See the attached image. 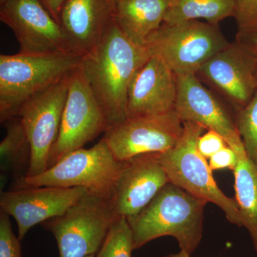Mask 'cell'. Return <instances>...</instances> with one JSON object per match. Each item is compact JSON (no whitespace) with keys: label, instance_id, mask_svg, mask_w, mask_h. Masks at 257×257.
<instances>
[{"label":"cell","instance_id":"cell-25","mask_svg":"<svg viewBox=\"0 0 257 257\" xmlns=\"http://www.w3.org/2000/svg\"><path fill=\"white\" fill-rule=\"evenodd\" d=\"M21 240L15 236L10 216L0 214V257H22Z\"/></svg>","mask_w":257,"mask_h":257},{"label":"cell","instance_id":"cell-23","mask_svg":"<svg viewBox=\"0 0 257 257\" xmlns=\"http://www.w3.org/2000/svg\"><path fill=\"white\" fill-rule=\"evenodd\" d=\"M235 122L248 158L257 165V89L249 102L236 111Z\"/></svg>","mask_w":257,"mask_h":257},{"label":"cell","instance_id":"cell-2","mask_svg":"<svg viewBox=\"0 0 257 257\" xmlns=\"http://www.w3.org/2000/svg\"><path fill=\"white\" fill-rule=\"evenodd\" d=\"M207 203L169 182L138 214L128 218L135 249L170 236L177 240L180 250L192 255L202 241Z\"/></svg>","mask_w":257,"mask_h":257},{"label":"cell","instance_id":"cell-26","mask_svg":"<svg viewBox=\"0 0 257 257\" xmlns=\"http://www.w3.org/2000/svg\"><path fill=\"white\" fill-rule=\"evenodd\" d=\"M227 145L224 139L212 130H207V133L203 134L197 143L198 150L207 160Z\"/></svg>","mask_w":257,"mask_h":257},{"label":"cell","instance_id":"cell-8","mask_svg":"<svg viewBox=\"0 0 257 257\" xmlns=\"http://www.w3.org/2000/svg\"><path fill=\"white\" fill-rule=\"evenodd\" d=\"M109 126L104 111L79 67L69 77L60 133L49 156L48 168L71 152L83 148L100 134L105 133Z\"/></svg>","mask_w":257,"mask_h":257},{"label":"cell","instance_id":"cell-19","mask_svg":"<svg viewBox=\"0 0 257 257\" xmlns=\"http://www.w3.org/2000/svg\"><path fill=\"white\" fill-rule=\"evenodd\" d=\"M232 172L234 176V199L242 226L247 230L257 252V165L244 152L238 155V162Z\"/></svg>","mask_w":257,"mask_h":257},{"label":"cell","instance_id":"cell-4","mask_svg":"<svg viewBox=\"0 0 257 257\" xmlns=\"http://www.w3.org/2000/svg\"><path fill=\"white\" fill-rule=\"evenodd\" d=\"M183 134L177 145L157 154L170 182L216 204L231 224L241 227L242 221L236 201L219 188L209 162L198 150V140L207 130L194 121H183Z\"/></svg>","mask_w":257,"mask_h":257},{"label":"cell","instance_id":"cell-30","mask_svg":"<svg viewBox=\"0 0 257 257\" xmlns=\"http://www.w3.org/2000/svg\"><path fill=\"white\" fill-rule=\"evenodd\" d=\"M164 257H192V255H189L185 251L180 250L178 253H171V254L167 255V256Z\"/></svg>","mask_w":257,"mask_h":257},{"label":"cell","instance_id":"cell-13","mask_svg":"<svg viewBox=\"0 0 257 257\" xmlns=\"http://www.w3.org/2000/svg\"><path fill=\"white\" fill-rule=\"evenodd\" d=\"M88 192L79 187L14 189L1 193L0 207L16 221L22 240L34 226L62 215Z\"/></svg>","mask_w":257,"mask_h":257},{"label":"cell","instance_id":"cell-27","mask_svg":"<svg viewBox=\"0 0 257 257\" xmlns=\"http://www.w3.org/2000/svg\"><path fill=\"white\" fill-rule=\"evenodd\" d=\"M237 162V154L228 145L209 159V167L212 171L226 168L233 171Z\"/></svg>","mask_w":257,"mask_h":257},{"label":"cell","instance_id":"cell-24","mask_svg":"<svg viewBox=\"0 0 257 257\" xmlns=\"http://www.w3.org/2000/svg\"><path fill=\"white\" fill-rule=\"evenodd\" d=\"M234 18L237 25L236 36L257 32V0H234Z\"/></svg>","mask_w":257,"mask_h":257},{"label":"cell","instance_id":"cell-20","mask_svg":"<svg viewBox=\"0 0 257 257\" xmlns=\"http://www.w3.org/2000/svg\"><path fill=\"white\" fill-rule=\"evenodd\" d=\"M234 14V0H170L164 23L177 24L203 19L219 25Z\"/></svg>","mask_w":257,"mask_h":257},{"label":"cell","instance_id":"cell-9","mask_svg":"<svg viewBox=\"0 0 257 257\" xmlns=\"http://www.w3.org/2000/svg\"><path fill=\"white\" fill-rule=\"evenodd\" d=\"M183 131V121L174 109L165 114L127 117L111 126L102 138L114 157L124 162L138 155L170 150Z\"/></svg>","mask_w":257,"mask_h":257},{"label":"cell","instance_id":"cell-1","mask_svg":"<svg viewBox=\"0 0 257 257\" xmlns=\"http://www.w3.org/2000/svg\"><path fill=\"white\" fill-rule=\"evenodd\" d=\"M151 55L146 47L130 41L114 21L100 42L82 56L79 67L110 126L127 118L130 84Z\"/></svg>","mask_w":257,"mask_h":257},{"label":"cell","instance_id":"cell-18","mask_svg":"<svg viewBox=\"0 0 257 257\" xmlns=\"http://www.w3.org/2000/svg\"><path fill=\"white\" fill-rule=\"evenodd\" d=\"M170 0H122L116 4L114 21L130 41L145 47L149 36L165 22Z\"/></svg>","mask_w":257,"mask_h":257},{"label":"cell","instance_id":"cell-16","mask_svg":"<svg viewBox=\"0 0 257 257\" xmlns=\"http://www.w3.org/2000/svg\"><path fill=\"white\" fill-rule=\"evenodd\" d=\"M177 96V76L160 57L152 55L130 84L127 117L174 110Z\"/></svg>","mask_w":257,"mask_h":257},{"label":"cell","instance_id":"cell-12","mask_svg":"<svg viewBox=\"0 0 257 257\" xmlns=\"http://www.w3.org/2000/svg\"><path fill=\"white\" fill-rule=\"evenodd\" d=\"M0 20L14 32L23 54L72 51L60 24L40 0H7Z\"/></svg>","mask_w":257,"mask_h":257},{"label":"cell","instance_id":"cell-7","mask_svg":"<svg viewBox=\"0 0 257 257\" xmlns=\"http://www.w3.org/2000/svg\"><path fill=\"white\" fill-rule=\"evenodd\" d=\"M119 217L109 199L88 192L64 214L44 222L57 241L60 257L95 255Z\"/></svg>","mask_w":257,"mask_h":257},{"label":"cell","instance_id":"cell-29","mask_svg":"<svg viewBox=\"0 0 257 257\" xmlns=\"http://www.w3.org/2000/svg\"><path fill=\"white\" fill-rule=\"evenodd\" d=\"M236 39H240L243 41L246 42V43L249 45L252 50L253 53L256 56L257 60V32L254 33L249 34V35H244V36H236ZM256 74H257V67H256Z\"/></svg>","mask_w":257,"mask_h":257},{"label":"cell","instance_id":"cell-10","mask_svg":"<svg viewBox=\"0 0 257 257\" xmlns=\"http://www.w3.org/2000/svg\"><path fill=\"white\" fill-rule=\"evenodd\" d=\"M70 74L20 108L18 117L31 147L30 167L25 177L40 175L48 168L49 156L60 133Z\"/></svg>","mask_w":257,"mask_h":257},{"label":"cell","instance_id":"cell-15","mask_svg":"<svg viewBox=\"0 0 257 257\" xmlns=\"http://www.w3.org/2000/svg\"><path fill=\"white\" fill-rule=\"evenodd\" d=\"M169 182L157 153L124 161L109 197L113 210L126 219L136 216Z\"/></svg>","mask_w":257,"mask_h":257},{"label":"cell","instance_id":"cell-21","mask_svg":"<svg viewBox=\"0 0 257 257\" xmlns=\"http://www.w3.org/2000/svg\"><path fill=\"white\" fill-rule=\"evenodd\" d=\"M4 124H6L7 134L0 143L2 168L22 170L26 165L29 169L31 147L21 120L15 117Z\"/></svg>","mask_w":257,"mask_h":257},{"label":"cell","instance_id":"cell-33","mask_svg":"<svg viewBox=\"0 0 257 257\" xmlns=\"http://www.w3.org/2000/svg\"><path fill=\"white\" fill-rule=\"evenodd\" d=\"M119 1H122V0H115V2H116V3H118V2H119Z\"/></svg>","mask_w":257,"mask_h":257},{"label":"cell","instance_id":"cell-3","mask_svg":"<svg viewBox=\"0 0 257 257\" xmlns=\"http://www.w3.org/2000/svg\"><path fill=\"white\" fill-rule=\"evenodd\" d=\"M82 56L73 51L0 55V120L18 117L27 101L78 68Z\"/></svg>","mask_w":257,"mask_h":257},{"label":"cell","instance_id":"cell-32","mask_svg":"<svg viewBox=\"0 0 257 257\" xmlns=\"http://www.w3.org/2000/svg\"><path fill=\"white\" fill-rule=\"evenodd\" d=\"M87 257H95V255H90V256H88Z\"/></svg>","mask_w":257,"mask_h":257},{"label":"cell","instance_id":"cell-31","mask_svg":"<svg viewBox=\"0 0 257 257\" xmlns=\"http://www.w3.org/2000/svg\"><path fill=\"white\" fill-rule=\"evenodd\" d=\"M7 0H0V5L4 4L5 2H6Z\"/></svg>","mask_w":257,"mask_h":257},{"label":"cell","instance_id":"cell-22","mask_svg":"<svg viewBox=\"0 0 257 257\" xmlns=\"http://www.w3.org/2000/svg\"><path fill=\"white\" fill-rule=\"evenodd\" d=\"M134 249L133 230L127 219L119 216L111 225L95 257H132Z\"/></svg>","mask_w":257,"mask_h":257},{"label":"cell","instance_id":"cell-14","mask_svg":"<svg viewBox=\"0 0 257 257\" xmlns=\"http://www.w3.org/2000/svg\"><path fill=\"white\" fill-rule=\"evenodd\" d=\"M175 109L182 121H194L219 134L237 155L246 152L235 119L196 74L177 76Z\"/></svg>","mask_w":257,"mask_h":257},{"label":"cell","instance_id":"cell-17","mask_svg":"<svg viewBox=\"0 0 257 257\" xmlns=\"http://www.w3.org/2000/svg\"><path fill=\"white\" fill-rule=\"evenodd\" d=\"M115 0H66L59 24L71 50L83 56L100 42L114 22Z\"/></svg>","mask_w":257,"mask_h":257},{"label":"cell","instance_id":"cell-6","mask_svg":"<svg viewBox=\"0 0 257 257\" xmlns=\"http://www.w3.org/2000/svg\"><path fill=\"white\" fill-rule=\"evenodd\" d=\"M229 43L219 25L191 20L164 23L149 36L145 47L178 76L197 74L203 64Z\"/></svg>","mask_w":257,"mask_h":257},{"label":"cell","instance_id":"cell-11","mask_svg":"<svg viewBox=\"0 0 257 257\" xmlns=\"http://www.w3.org/2000/svg\"><path fill=\"white\" fill-rule=\"evenodd\" d=\"M256 67L251 47L236 39L203 64L196 75L224 96L237 111L256 92Z\"/></svg>","mask_w":257,"mask_h":257},{"label":"cell","instance_id":"cell-28","mask_svg":"<svg viewBox=\"0 0 257 257\" xmlns=\"http://www.w3.org/2000/svg\"><path fill=\"white\" fill-rule=\"evenodd\" d=\"M40 1L46 8L47 11L59 23L61 10H62L66 0H40Z\"/></svg>","mask_w":257,"mask_h":257},{"label":"cell","instance_id":"cell-5","mask_svg":"<svg viewBox=\"0 0 257 257\" xmlns=\"http://www.w3.org/2000/svg\"><path fill=\"white\" fill-rule=\"evenodd\" d=\"M124 163L102 138L91 148L71 152L40 175L17 179L15 189L79 187L109 199Z\"/></svg>","mask_w":257,"mask_h":257}]
</instances>
